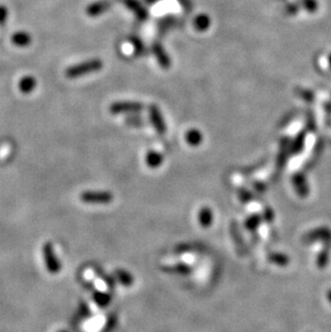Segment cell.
Masks as SVG:
<instances>
[{
  "mask_svg": "<svg viewBox=\"0 0 331 332\" xmlns=\"http://www.w3.org/2000/svg\"><path fill=\"white\" fill-rule=\"evenodd\" d=\"M93 299L95 301V303L100 306V308H105V306H108L110 304V302H111V296L107 294V292L95 290L93 292Z\"/></svg>",
  "mask_w": 331,
  "mask_h": 332,
  "instance_id": "cell-16",
  "label": "cell"
},
{
  "mask_svg": "<svg viewBox=\"0 0 331 332\" xmlns=\"http://www.w3.org/2000/svg\"><path fill=\"white\" fill-rule=\"evenodd\" d=\"M293 183H294V186L296 188V190H297V192L301 197H305L308 195L309 188H308L307 181H305V178L303 175H301V174L295 175L293 177Z\"/></svg>",
  "mask_w": 331,
  "mask_h": 332,
  "instance_id": "cell-14",
  "label": "cell"
},
{
  "mask_svg": "<svg viewBox=\"0 0 331 332\" xmlns=\"http://www.w3.org/2000/svg\"><path fill=\"white\" fill-rule=\"evenodd\" d=\"M214 221L213 211L209 206H203L198 212V222L202 228H209L212 226Z\"/></svg>",
  "mask_w": 331,
  "mask_h": 332,
  "instance_id": "cell-10",
  "label": "cell"
},
{
  "mask_svg": "<svg viewBox=\"0 0 331 332\" xmlns=\"http://www.w3.org/2000/svg\"><path fill=\"white\" fill-rule=\"evenodd\" d=\"M132 43L134 46V49H135V52H137V54H140V55L143 54L144 46H143V43L141 42V40H139L138 38H132Z\"/></svg>",
  "mask_w": 331,
  "mask_h": 332,
  "instance_id": "cell-27",
  "label": "cell"
},
{
  "mask_svg": "<svg viewBox=\"0 0 331 332\" xmlns=\"http://www.w3.org/2000/svg\"><path fill=\"white\" fill-rule=\"evenodd\" d=\"M114 275L116 277V280L118 283L122 284L123 286H132L134 283V279L132 273H129L128 271L123 270V269H117L114 272Z\"/></svg>",
  "mask_w": 331,
  "mask_h": 332,
  "instance_id": "cell-13",
  "label": "cell"
},
{
  "mask_svg": "<svg viewBox=\"0 0 331 332\" xmlns=\"http://www.w3.org/2000/svg\"><path fill=\"white\" fill-rule=\"evenodd\" d=\"M36 80L33 77H25L23 78L21 82H19V89H21V92L24 94H29L32 93L34 88H36Z\"/></svg>",
  "mask_w": 331,
  "mask_h": 332,
  "instance_id": "cell-19",
  "label": "cell"
},
{
  "mask_svg": "<svg viewBox=\"0 0 331 332\" xmlns=\"http://www.w3.org/2000/svg\"><path fill=\"white\" fill-rule=\"evenodd\" d=\"M96 272H97V274H98V276L100 277V279H101L102 281H104V283L108 285L109 288H114V287H115V282L113 281L112 277H110L105 273H103V272L100 270V269H96Z\"/></svg>",
  "mask_w": 331,
  "mask_h": 332,
  "instance_id": "cell-25",
  "label": "cell"
},
{
  "mask_svg": "<svg viewBox=\"0 0 331 332\" xmlns=\"http://www.w3.org/2000/svg\"><path fill=\"white\" fill-rule=\"evenodd\" d=\"M81 200L85 203L92 205H108L113 200V195L110 191L104 190H87L80 196Z\"/></svg>",
  "mask_w": 331,
  "mask_h": 332,
  "instance_id": "cell-3",
  "label": "cell"
},
{
  "mask_svg": "<svg viewBox=\"0 0 331 332\" xmlns=\"http://www.w3.org/2000/svg\"><path fill=\"white\" fill-rule=\"evenodd\" d=\"M42 254H43V259L45 262V267H47L48 271L52 274H57L60 271V262L56 256V253L54 251L53 245L48 242L45 243L42 247Z\"/></svg>",
  "mask_w": 331,
  "mask_h": 332,
  "instance_id": "cell-2",
  "label": "cell"
},
{
  "mask_svg": "<svg viewBox=\"0 0 331 332\" xmlns=\"http://www.w3.org/2000/svg\"><path fill=\"white\" fill-rule=\"evenodd\" d=\"M185 139H186V142L190 146H198V145L201 144L203 137H202V133L200 132L199 130L192 129V130L187 131Z\"/></svg>",
  "mask_w": 331,
  "mask_h": 332,
  "instance_id": "cell-17",
  "label": "cell"
},
{
  "mask_svg": "<svg viewBox=\"0 0 331 332\" xmlns=\"http://www.w3.org/2000/svg\"><path fill=\"white\" fill-rule=\"evenodd\" d=\"M175 23H177V18H173V17L165 18L164 21H162L159 24V31L162 32H167L169 28H172L175 26Z\"/></svg>",
  "mask_w": 331,
  "mask_h": 332,
  "instance_id": "cell-23",
  "label": "cell"
},
{
  "mask_svg": "<svg viewBox=\"0 0 331 332\" xmlns=\"http://www.w3.org/2000/svg\"><path fill=\"white\" fill-rule=\"evenodd\" d=\"M210 17L208 16H205V14H200L197 17L195 18V28L197 29L199 32H204L207 31V29L210 27Z\"/></svg>",
  "mask_w": 331,
  "mask_h": 332,
  "instance_id": "cell-21",
  "label": "cell"
},
{
  "mask_svg": "<svg viewBox=\"0 0 331 332\" xmlns=\"http://www.w3.org/2000/svg\"><path fill=\"white\" fill-rule=\"evenodd\" d=\"M268 259L270 262H272V264L277 265V266H281V267L287 266L288 262H289L288 256L284 255V254H281V253H272V254H270L268 256Z\"/></svg>",
  "mask_w": 331,
  "mask_h": 332,
  "instance_id": "cell-20",
  "label": "cell"
},
{
  "mask_svg": "<svg viewBox=\"0 0 331 332\" xmlns=\"http://www.w3.org/2000/svg\"><path fill=\"white\" fill-rule=\"evenodd\" d=\"M8 17V10L3 6H0V24H3L6 22Z\"/></svg>",
  "mask_w": 331,
  "mask_h": 332,
  "instance_id": "cell-31",
  "label": "cell"
},
{
  "mask_svg": "<svg viewBox=\"0 0 331 332\" xmlns=\"http://www.w3.org/2000/svg\"><path fill=\"white\" fill-rule=\"evenodd\" d=\"M149 120L154 129L156 130L159 135H164L167 132V126L164 121L163 114L160 113L159 108L156 106H152L149 108Z\"/></svg>",
  "mask_w": 331,
  "mask_h": 332,
  "instance_id": "cell-5",
  "label": "cell"
},
{
  "mask_svg": "<svg viewBox=\"0 0 331 332\" xmlns=\"http://www.w3.org/2000/svg\"><path fill=\"white\" fill-rule=\"evenodd\" d=\"M230 235H232L233 242L235 243V245L238 246V249L242 250L243 252H247V247H245V244L242 240V237H241L238 225L235 221H232V225H230Z\"/></svg>",
  "mask_w": 331,
  "mask_h": 332,
  "instance_id": "cell-15",
  "label": "cell"
},
{
  "mask_svg": "<svg viewBox=\"0 0 331 332\" xmlns=\"http://www.w3.org/2000/svg\"><path fill=\"white\" fill-rule=\"evenodd\" d=\"M166 273L179 274V275H189L193 272V268L185 262H178L175 265L166 266L163 268Z\"/></svg>",
  "mask_w": 331,
  "mask_h": 332,
  "instance_id": "cell-8",
  "label": "cell"
},
{
  "mask_svg": "<svg viewBox=\"0 0 331 332\" xmlns=\"http://www.w3.org/2000/svg\"><path fill=\"white\" fill-rule=\"evenodd\" d=\"M80 314H81V316H83L84 318H87V317L92 315V313H90V310L87 308V305L85 304L84 302H82V303L80 304Z\"/></svg>",
  "mask_w": 331,
  "mask_h": 332,
  "instance_id": "cell-30",
  "label": "cell"
},
{
  "mask_svg": "<svg viewBox=\"0 0 331 332\" xmlns=\"http://www.w3.org/2000/svg\"><path fill=\"white\" fill-rule=\"evenodd\" d=\"M163 161H164L163 155L156 151H149L147 154V156H145V162H147V166L152 168V169H155V168H158L162 166Z\"/></svg>",
  "mask_w": 331,
  "mask_h": 332,
  "instance_id": "cell-11",
  "label": "cell"
},
{
  "mask_svg": "<svg viewBox=\"0 0 331 332\" xmlns=\"http://www.w3.org/2000/svg\"><path fill=\"white\" fill-rule=\"evenodd\" d=\"M143 109L142 103L137 101H120L113 103L110 107V112L112 114H134L141 112Z\"/></svg>",
  "mask_w": 331,
  "mask_h": 332,
  "instance_id": "cell-4",
  "label": "cell"
},
{
  "mask_svg": "<svg viewBox=\"0 0 331 332\" xmlns=\"http://www.w3.org/2000/svg\"><path fill=\"white\" fill-rule=\"evenodd\" d=\"M125 6L132 11L139 21H145L149 17V12L139 0H124Z\"/></svg>",
  "mask_w": 331,
  "mask_h": 332,
  "instance_id": "cell-6",
  "label": "cell"
},
{
  "mask_svg": "<svg viewBox=\"0 0 331 332\" xmlns=\"http://www.w3.org/2000/svg\"><path fill=\"white\" fill-rule=\"evenodd\" d=\"M260 222H262V216L258 214H253L248 217L244 222V226L248 231H255L260 225Z\"/></svg>",
  "mask_w": 331,
  "mask_h": 332,
  "instance_id": "cell-22",
  "label": "cell"
},
{
  "mask_svg": "<svg viewBox=\"0 0 331 332\" xmlns=\"http://www.w3.org/2000/svg\"><path fill=\"white\" fill-rule=\"evenodd\" d=\"M110 7H111V1L110 0H99V1L90 4L87 8L86 12L89 16H99L104 12H107Z\"/></svg>",
  "mask_w": 331,
  "mask_h": 332,
  "instance_id": "cell-7",
  "label": "cell"
},
{
  "mask_svg": "<svg viewBox=\"0 0 331 332\" xmlns=\"http://www.w3.org/2000/svg\"><path fill=\"white\" fill-rule=\"evenodd\" d=\"M145 1H147L148 3H154L156 0H145Z\"/></svg>",
  "mask_w": 331,
  "mask_h": 332,
  "instance_id": "cell-34",
  "label": "cell"
},
{
  "mask_svg": "<svg viewBox=\"0 0 331 332\" xmlns=\"http://www.w3.org/2000/svg\"><path fill=\"white\" fill-rule=\"evenodd\" d=\"M12 42L17 47H27L32 42V37L27 32H17L12 36Z\"/></svg>",
  "mask_w": 331,
  "mask_h": 332,
  "instance_id": "cell-18",
  "label": "cell"
},
{
  "mask_svg": "<svg viewBox=\"0 0 331 332\" xmlns=\"http://www.w3.org/2000/svg\"><path fill=\"white\" fill-rule=\"evenodd\" d=\"M116 323H117V316L115 314H111L109 316L107 323H105L102 332H111L115 328V326H116Z\"/></svg>",
  "mask_w": 331,
  "mask_h": 332,
  "instance_id": "cell-24",
  "label": "cell"
},
{
  "mask_svg": "<svg viewBox=\"0 0 331 332\" xmlns=\"http://www.w3.org/2000/svg\"><path fill=\"white\" fill-rule=\"evenodd\" d=\"M58 332H67V331H58Z\"/></svg>",
  "mask_w": 331,
  "mask_h": 332,
  "instance_id": "cell-36",
  "label": "cell"
},
{
  "mask_svg": "<svg viewBox=\"0 0 331 332\" xmlns=\"http://www.w3.org/2000/svg\"><path fill=\"white\" fill-rule=\"evenodd\" d=\"M102 68V62L100 59H90V61L78 63L73 67H70L66 71V76L69 79H77L83 77L85 74L99 71Z\"/></svg>",
  "mask_w": 331,
  "mask_h": 332,
  "instance_id": "cell-1",
  "label": "cell"
},
{
  "mask_svg": "<svg viewBox=\"0 0 331 332\" xmlns=\"http://www.w3.org/2000/svg\"><path fill=\"white\" fill-rule=\"evenodd\" d=\"M263 219H264L265 221H267V222H271V221H273V219H274V214H273V211L271 210L270 207H267V209H265V210L264 211Z\"/></svg>",
  "mask_w": 331,
  "mask_h": 332,
  "instance_id": "cell-29",
  "label": "cell"
},
{
  "mask_svg": "<svg viewBox=\"0 0 331 332\" xmlns=\"http://www.w3.org/2000/svg\"><path fill=\"white\" fill-rule=\"evenodd\" d=\"M305 240L314 241V240H327L331 241V231L327 228H322V229H316L315 231L310 232L304 237Z\"/></svg>",
  "mask_w": 331,
  "mask_h": 332,
  "instance_id": "cell-12",
  "label": "cell"
},
{
  "mask_svg": "<svg viewBox=\"0 0 331 332\" xmlns=\"http://www.w3.org/2000/svg\"><path fill=\"white\" fill-rule=\"evenodd\" d=\"M238 195H239L240 200L242 201V202H244V203H247V202H249L250 200H253L252 192L248 191V190H245V188H241V190L238 192Z\"/></svg>",
  "mask_w": 331,
  "mask_h": 332,
  "instance_id": "cell-26",
  "label": "cell"
},
{
  "mask_svg": "<svg viewBox=\"0 0 331 332\" xmlns=\"http://www.w3.org/2000/svg\"><path fill=\"white\" fill-rule=\"evenodd\" d=\"M153 54L156 57L157 62L159 63V65L162 66L164 69H168L170 66V58L168 56L167 52L165 51V48L163 47L162 44L159 43H154L152 47Z\"/></svg>",
  "mask_w": 331,
  "mask_h": 332,
  "instance_id": "cell-9",
  "label": "cell"
},
{
  "mask_svg": "<svg viewBox=\"0 0 331 332\" xmlns=\"http://www.w3.org/2000/svg\"><path fill=\"white\" fill-rule=\"evenodd\" d=\"M254 187H255V190H258V191H264L265 190V185L263 184V183L256 182L254 184Z\"/></svg>",
  "mask_w": 331,
  "mask_h": 332,
  "instance_id": "cell-33",
  "label": "cell"
},
{
  "mask_svg": "<svg viewBox=\"0 0 331 332\" xmlns=\"http://www.w3.org/2000/svg\"><path fill=\"white\" fill-rule=\"evenodd\" d=\"M193 246L192 245H188V244H182V245H179L177 247V252L178 253H185V252H190L193 251Z\"/></svg>",
  "mask_w": 331,
  "mask_h": 332,
  "instance_id": "cell-32",
  "label": "cell"
},
{
  "mask_svg": "<svg viewBox=\"0 0 331 332\" xmlns=\"http://www.w3.org/2000/svg\"><path fill=\"white\" fill-rule=\"evenodd\" d=\"M328 300L331 302V290L328 292Z\"/></svg>",
  "mask_w": 331,
  "mask_h": 332,
  "instance_id": "cell-35",
  "label": "cell"
},
{
  "mask_svg": "<svg viewBox=\"0 0 331 332\" xmlns=\"http://www.w3.org/2000/svg\"><path fill=\"white\" fill-rule=\"evenodd\" d=\"M328 258H329V256H328V253L327 252H323L322 254H320L318 256V259H317V265L319 268H324L326 266V264H327V261H328Z\"/></svg>",
  "mask_w": 331,
  "mask_h": 332,
  "instance_id": "cell-28",
  "label": "cell"
}]
</instances>
